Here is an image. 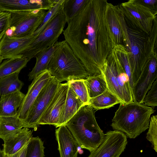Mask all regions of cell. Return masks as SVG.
Instances as JSON below:
<instances>
[{
    "label": "cell",
    "mask_w": 157,
    "mask_h": 157,
    "mask_svg": "<svg viewBox=\"0 0 157 157\" xmlns=\"http://www.w3.org/2000/svg\"><path fill=\"white\" fill-rule=\"evenodd\" d=\"M57 0H0V10L11 11L48 10Z\"/></svg>",
    "instance_id": "17"
},
{
    "label": "cell",
    "mask_w": 157,
    "mask_h": 157,
    "mask_svg": "<svg viewBox=\"0 0 157 157\" xmlns=\"http://www.w3.org/2000/svg\"><path fill=\"white\" fill-rule=\"evenodd\" d=\"M10 17L9 12L0 10V41L8 28Z\"/></svg>",
    "instance_id": "35"
},
{
    "label": "cell",
    "mask_w": 157,
    "mask_h": 157,
    "mask_svg": "<svg viewBox=\"0 0 157 157\" xmlns=\"http://www.w3.org/2000/svg\"><path fill=\"white\" fill-rule=\"evenodd\" d=\"M113 49L128 78L132 93L134 83L132 79L128 52L126 48L121 45L115 46Z\"/></svg>",
    "instance_id": "29"
},
{
    "label": "cell",
    "mask_w": 157,
    "mask_h": 157,
    "mask_svg": "<svg viewBox=\"0 0 157 157\" xmlns=\"http://www.w3.org/2000/svg\"><path fill=\"white\" fill-rule=\"evenodd\" d=\"M28 144L14 154L12 155H5V157H25Z\"/></svg>",
    "instance_id": "36"
},
{
    "label": "cell",
    "mask_w": 157,
    "mask_h": 157,
    "mask_svg": "<svg viewBox=\"0 0 157 157\" xmlns=\"http://www.w3.org/2000/svg\"><path fill=\"white\" fill-rule=\"evenodd\" d=\"M84 105V103L69 86L58 127L65 125L80 108Z\"/></svg>",
    "instance_id": "21"
},
{
    "label": "cell",
    "mask_w": 157,
    "mask_h": 157,
    "mask_svg": "<svg viewBox=\"0 0 157 157\" xmlns=\"http://www.w3.org/2000/svg\"><path fill=\"white\" fill-rule=\"evenodd\" d=\"M69 83H59L49 104L38 122V124H51L58 128L65 102Z\"/></svg>",
    "instance_id": "13"
},
{
    "label": "cell",
    "mask_w": 157,
    "mask_h": 157,
    "mask_svg": "<svg viewBox=\"0 0 157 157\" xmlns=\"http://www.w3.org/2000/svg\"><path fill=\"white\" fill-rule=\"evenodd\" d=\"M64 1L58 0L55 5L46 12L42 23L33 33L34 36L37 37L55 16L63 12Z\"/></svg>",
    "instance_id": "30"
},
{
    "label": "cell",
    "mask_w": 157,
    "mask_h": 157,
    "mask_svg": "<svg viewBox=\"0 0 157 157\" xmlns=\"http://www.w3.org/2000/svg\"><path fill=\"white\" fill-rule=\"evenodd\" d=\"M121 103L117 97L107 88L101 94L90 98L89 105L98 110L108 109Z\"/></svg>",
    "instance_id": "23"
},
{
    "label": "cell",
    "mask_w": 157,
    "mask_h": 157,
    "mask_svg": "<svg viewBox=\"0 0 157 157\" xmlns=\"http://www.w3.org/2000/svg\"><path fill=\"white\" fill-rule=\"evenodd\" d=\"M147 106L155 107L157 105V79L152 85L144 98L143 103Z\"/></svg>",
    "instance_id": "34"
},
{
    "label": "cell",
    "mask_w": 157,
    "mask_h": 157,
    "mask_svg": "<svg viewBox=\"0 0 157 157\" xmlns=\"http://www.w3.org/2000/svg\"><path fill=\"white\" fill-rule=\"evenodd\" d=\"M19 73L16 72L0 78V97L20 91L24 83L19 79Z\"/></svg>",
    "instance_id": "27"
},
{
    "label": "cell",
    "mask_w": 157,
    "mask_h": 157,
    "mask_svg": "<svg viewBox=\"0 0 157 157\" xmlns=\"http://www.w3.org/2000/svg\"><path fill=\"white\" fill-rule=\"evenodd\" d=\"M47 70L59 83L84 79L90 75L65 40L59 42Z\"/></svg>",
    "instance_id": "5"
},
{
    "label": "cell",
    "mask_w": 157,
    "mask_h": 157,
    "mask_svg": "<svg viewBox=\"0 0 157 157\" xmlns=\"http://www.w3.org/2000/svg\"><path fill=\"white\" fill-rule=\"evenodd\" d=\"M157 56L153 57L144 66L132 90L133 101L143 103L145 96L157 78Z\"/></svg>",
    "instance_id": "14"
},
{
    "label": "cell",
    "mask_w": 157,
    "mask_h": 157,
    "mask_svg": "<svg viewBox=\"0 0 157 157\" xmlns=\"http://www.w3.org/2000/svg\"><path fill=\"white\" fill-rule=\"evenodd\" d=\"M5 154L3 150L0 149V157H5Z\"/></svg>",
    "instance_id": "38"
},
{
    "label": "cell",
    "mask_w": 157,
    "mask_h": 157,
    "mask_svg": "<svg viewBox=\"0 0 157 157\" xmlns=\"http://www.w3.org/2000/svg\"><path fill=\"white\" fill-rule=\"evenodd\" d=\"M36 37L33 34L24 37L11 38L5 34L0 41V55L4 59L22 57V52Z\"/></svg>",
    "instance_id": "16"
},
{
    "label": "cell",
    "mask_w": 157,
    "mask_h": 157,
    "mask_svg": "<svg viewBox=\"0 0 157 157\" xmlns=\"http://www.w3.org/2000/svg\"><path fill=\"white\" fill-rule=\"evenodd\" d=\"M88 0H65L63 12L68 23L83 9Z\"/></svg>",
    "instance_id": "28"
},
{
    "label": "cell",
    "mask_w": 157,
    "mask_h": 157,
    "mask_svg": "<svg viewBox=\"0 0 157 157\" xmlns=\"http://www.w3.org/2000/svg\"><path fill=\"white\" fill-rule=\"evenodd\" d=\"M52 77L40 91L32 105L26 118L23 121L24 127L37 130L38 122L54 95L59 84Z\"/></svg>",
    "instance_id": "10"
},
{
    "label": "cell",
    "mask_w": 157,
    "mask_h": 157,
    "mask_svg": "<svg viewBox=\"0 0 157 157\" xmlns=\"http://www.w3.org/2000/svg\"><path fill=\"white\" fill-rule=\"evenodd\" d=\"M3 58L0 55V64L1 63L2 60L3 59Z\"/></svg>",
    "instance_id": "39"
},
{
    "label": "cell",
    "mask_w": 157,
    "mask_h": 157,
    "mask_svg": "<svg viewBox=\"0 0 157 157\" xmlns=\"http://www.w3.org/2000/svg\"><path fill=\"white\" fill-rule=\"evenodd\" d=\"M128 31L129 46L127 49L134 84L144 66L153 57L157 56V18L149 34L128 27Z\"/></svg>",
    "instance_id": "2"
},
{
    "label": "cell",
    "mask_w": 157,
    "mask_h": 157,
    "mask_svg": "<svg viewBox=\"0 0 157 157\" xmlns=\"http://www.w3.org/2000/svg\"><path fill=\"white\" fill-rule=\"evenodd\" d=\"M30 60L24 57L6 59L0 64V78L20 72Z\"/></svg>",
    "instance_id": "26"
},
{
    "label": "cell",
    "mask_w": 157,
    "mask_h": 157,
    "mask_svg": "<svg viewBox=\"0 0 157 157\" xmlns=\"http://www.w3.org/2000/svg\"><path fill=\"white\" fill-rule=\"evenodd\" d=\"M25 96L21 91H18L0 97V116H17V110Z\"/></svg>",
    "instance_id": "20"
},
{
    "label": "cell",
    "mask_w": 157,
    "mask_h": 157,
    "mask_svg": "<svg viewBox=\"0 0 157 157\" xmlns=\"http://www.w3.org/2000/svg\"><path fill=\"white\" fill-rule=\"evenodd\" d=\"M23 127V121L17 116H0V138L3 140Z\"/></svg>",
    "instance_id": "25"
},
{
    "label": "cell",
    "mask_w": 157,
    "mask_h": 157,
    "mask_svg": "<svg viewBox=\"0 0 157 157\" xmlns=\"http://www.w3.org/2000/svg\"><path fill=\"white\" fill-rule=\"evenodd\" d=\"M47 70L35 78L29 86L28 90L17 111V116L23 121L26 118L33 104L44 86L52 78Z\"/></svg>",
    "instance_id": "15"
},
{
    "label": "cell",
    "mask_w": 157,
    "mask_h": 157,
    "mask_svg": "<svg viewBox=\"0 0 157 157\" xmlns=\"http://www.w3.org/2000/svg\"><path fill=\"white\" fill-rule=\"evenodd\" d=\"M67 22L63 13L55 16L43 31L21 54L22 57L30 59L39 52L54 44L63 31Z\"/></svg>",
    "instance_id": "9"
},
{
    "label": "cell",
    "mask_w": 157,
    "mask_h": 157,
    "mask_svg": "<svg viewBox=\"0 0 157 157\" xmlns=\"http://www.w3.org/2000/svg\"><path fill=\"white\" fill-rule=\"evenodd\" d=\"M127 142L124 133L115 130L109 131L105 134L101 143L88 157H119Z\"/></svg>",
    "instance_id": "12"
},
{
    "label": "cell",
    "mask_w": 157,
    "mask_h": 157,
    "mask_svg": "<svg viewBox=\"0 0 157 157\" xmlns=\"http://www.w3.org/2000/svg\"><path fill=\"white\" fill-rule=\"evenodd\" d=\"M65 125L79 147L90 152L98 148L105 136L96 121L94 109L89 105L81 107Z\"/></svg>",
    "instance_id": "3"
},
{
    "label": "cell",
    "mask_w": 157,
    "mask_h": 157,
    "mask_svg": "<svg viewBox=\"0 0 157 157\" xmlns=\"http://www.w3.org/2000/svg\"><path fill=\"white\" fill-rule=\"evenodd\" d=\"M84 80L90 98L101 94L108 88L103 74L90 75Z\"/></svg>",
    "instance_id": "24"
},
{
    "label": "cell",
    "mask_w": 157,
    "mask_h": 157,
    "mask_svg": "<svg viewBox=\"0 0 157 157\" xmlns=\"http://www.w3.org/2000/svg\"><path fill=\"white\" fill-rule=\"evenodd\" d=\"M141 2L147 6L153 9L154 10H157L156 0H141Z\"/></svg>",
    "instance_id": "37"
},
{
    "label": "cell",
    "mask_w": 157,
    "mask_h": 157,
    "mask_svg": "<svg viewBox=\"0 0 157 157\" xmlns=\"http://www.w3.org/2000/svg\"><path fill=\"white\" fill-rule=\"evenodd\" d=\"M146 139L151 144L153 148L157 152V116L151 117Z\"/></svg>",
    "instance_id": "33"
},
{
    "label": "cell",
    "mask_w": 157,
    "mask_h": 157,
    "mask_svg": "<svg viewBox=\"0 0 157 157\" xmlns=\"http://www.w3.org/2000/svg\"><path fill=\"white\" fill-rule=\"evenodd\" d=\"M108 89L125 104L133 101L128 78L113 49L108 56L103 72Z\"/></svg>",
    "instance_id": "6"
},
{
    "label": "cell",
    "mask_w": 157,
    "mask_h": 157,
    "mask_svg": "<svg viewBox=\"0 0 157 157\" xmlns=\"http://www.w3.org/2000/svg\"><path fill=\"white\" fill-rule=\"evenodd\" d=\"M46 11H11L6 34L11 38L24 37L33 34L42 23Z\"/></svg>",
    "instance_id": "8"
},
{
    "label": "cell",
    "mask_w": 157,
    "mask_h": 157,
    "mask_svg": "<svg viewBox=\"0 0 157 157\" xmlns=\"http://www.w3.org/2000/svg\"><path fill=\"white\" fill-rule=\"evenodd\" d=\"M106 17L113 47L121 45L127 49L129 46L128 27L119 5L108 2Z\"/></svg>",
    "instance_id": "11"
},
{
    "label": "cell",
    "mask_w": 157,
    "mask_h": 157,
    "mask_svg": "<svg viewBox=\"0 0 157 157\" xmlns=\"http://www.w3.org/2000/svg\"><path fill=\"white\" fill-rule=\"evenodd\" d=\"M55 136L60 157H77L79 147L65 125L56 129Z\"/></svg>",
    "instance_id": "18"
},
{
    "label": "cell",
    "mask_w": 157,
    "mask_h": 157,
    "mask_svg": "<svg viewBox=\"0 0 157 157\" xmlns=\"http://www.w3.org/2000/svg\"><path fill=\"white\" fill-rule=\"evenodd\" d=\"M70 87L85 105H89L90 100L88 91L84 79L68 81Z\"/></svg>",
    "instance_id": "32"
},
{
    "label": "cell",
    "mask_w": 157,
    "mask_h": 157,
    "mask_svg": "<svg viewBox=\"0 0 157 157\" xmlns=\"http://www.w3.org/2000/svg\"><path fill=\"white\" fill-rule=\"evenodd\" d=\"M59 44V42L57 41L54 44L43 50L36 55L35 57L36 58L35 65L28 75L29 81L33 80L41 73L47 70L51 59Z\"/></svg>",
    "instance_id": "22"
},
{
    "label": "cell",
    "mask_w": 157,
    "mask_h": 157,
    "mask_svg": "<svg viewBox=\"0 0 157 157\" xmlns=\"http://www.w3.org/2000/svg\"><path fill=\"white\" fill-rule=\"evenodd\" d=\"M120 104L111 125L114 130L134 139L148 129L151 115L155 111L152 107L133 101Z\"/></svg>",
    "instance_id": "4"
},
{
    "label": "cell",
    "mask_w": 157,
    "mask_h": 157,
    "mask_svg": "<svg viewBox=\"0 0 157 157\" xmlns=\"http://www.w3.org/2000/svg\"><path fill=\"white\" fill-rule=\"evenodd\" d=\"M44 148L40 138L32 137L27 145L25 157H44Z\"/></svg>",
    "instance_id": "31"
},
{
    "label": "cell",
    "mask_w": 157,
    "mask_h": 157,
    "mask_svg": "<svg viewBox=\"0 0 157 157\" xmlns=\"http://www.w3.org/2000/svg\"><path fill=\"white\" fill-rule=\"evenodd\" d=\"M108 3L106 0H88L63 32L65 40L90 75L103 74L113 48L106 17Z\"/></svg>",
    "instance_id": "1"
},
{
    "label": "cell",
    "mask_w": 157,
    "mask_h": 157,
    "mask_svg": "<svg viewBox=\"0 0 157 157\" xmlns=\"http://www.w3.org/2000/svg\"><path fill=\"white\" fill-rule=\"evenodd\" d=\"M119 6L128 27L149 33L157 18V10L147 6L141 0H129Z\"/></svg>",
    "instance_id": "7"
},
{
    "label": "cell",
    "mask_w": 157,
    "mask_h": 157,
    "mask_svg": "<svg viewBox=\"0 0 157 157\" xmlns=\"http://www.w3.org/2000/svg\"><path fill=\"white\" fill-rule=\"evenodd\" d=\"M32 132L29 128L23 127L5 137L3 144L5 155L14 154L21 149L32 138Z\"/></svg>",
    "instance_id": "19"
}]
</instances>
